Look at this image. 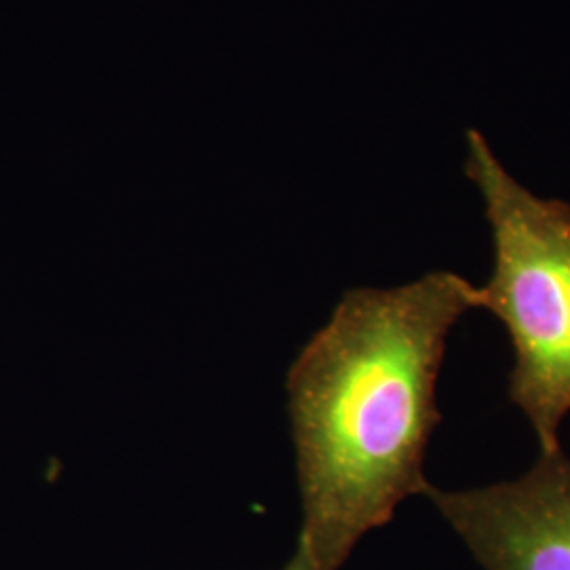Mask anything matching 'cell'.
I'll use <instances>...</instances> for the list:
<instances>
[{
  "mask_svg": "<svg viewBox=\"0 0 570 570\" xmlns=\"http://www.w3.org/2000/svg\"><path fill=\"white\" fill-rule=\"evenodd\" d=\"M284 570H320L315 567V562L311 560V556H308V551L298 543V548H296V553L289 558V562L285 564Z\"/></svg>",
  "mask_w": 570,
  "mask_h": 570,
  "instance_id": "cell-4",
  "label": "cell"
},
{
  "mask_svg": "<svg viewBox=\"0 0 570 570\" xmlns=\"http://www.w3.org/2000/svg\"><path fill=\"white\" fill-rule=\"evenodd\" d=\"M465 171L482 195L494 249L482 308L510 336L511 402L541 452H551L570 412V205L530 193L475 129L468 131Z\"/></svg>",
  "mask_w": 570,
  "mask_h": 570,
  "instance_id": "cell-2",
  "label": "cell"
},
{
  "mask_svg": "<svg viewBox=\"0 0 570 570\" xmlns=\"http://www.w3.org/2000/svg\"><path fill=\"white\" fill-rule=\"evenodd\" d=\"M429 501L484 570H570V459L541 452L520 478Z\"/></svg>",
  "mask_w": 570,
  "mask_h": 570,
  "instance_id": "cell-3",
  "label": "cell"
},
{
  "mask_svg": "<svg viewBox=\"0 0 570 570\" xmlns=\"http://www.w3.org/2000/svg\"><path fill=\"white\" fill-rule=\"evenodd\" d=\"M482 289L435 271L400 287L348 289L287 372L303 501L298 543L338 570L407 497L428 494L423 463L440 425L438 376L450 332Z\"/></svg>",
  "mask_w": 570,
  "mask_h": 570,
  "instance_id": "cell-1",
  "label": "cell"
}]
</instances>
